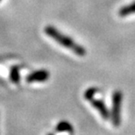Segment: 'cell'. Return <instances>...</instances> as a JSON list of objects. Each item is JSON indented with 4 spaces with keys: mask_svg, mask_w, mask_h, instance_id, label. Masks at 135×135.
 Listing matches in <instances>:
<instances>
[{
    "mask_svg": "<svg viewBox=\"0 0 135 135\" xmlns=\"http://www.w3.org/2000/svg\"><path fill=\"white\" fill-rule=\"evenodd\" d=\"M44 32L48 37H50L51 39L55 40L61 46L71 50L76 55L78 56L86 55V49L83 46H81L80 44L75 42L71 37L68 36L66 34H63L57 28H55V26H47L44 29Z\"/></svg>",
    "mask_w": 135,
    "mask_h": 135,
    "instance_id": "1",
    "label": "cell"
},
{
    "mask_svg": "<svg viewBox=\"0 0 135 135\" xmlns=\"http://www.w3.org/2000/svg\"><path fill=\"white\" fill-rule=\"evenodd\" d=\"M123 92L121 90H115L112 96V112L110 118L112 125L118 127L121 125V110H122Z\"/></svg>",
    "mask_w": 135,
    "mask_h": 135,
    "instance_id": "2",
    "label": "cell"
},
{
    "mask_svg": "<svg viewBox=\"0 0 135 135\" xmlns=\"http://www.w3.org/2000/svg\"><path fill=\"white\" fill-rule=\"evenodd\" d=\"M50 73L47 69L35 70L26 75V81L27 83H43L48 80Z\"/></svg>",
    "mask_w": 135,
    "mask_h": 135,
    "instance_id": "3",
    "label": "cell"
},
{
    "mask_svg": "<svg viewBox=\"0 0 135 135\" xmlns=\"http://www.w3.org/2000/svg\"><path fill=\"white\" fill-rule=\"evenodd\" d=\"M90 102L91 105H92V106L98 110V112H99V114H100V116L104 118V120H108L110 118V110L102 99L93 98V99H91Z\"/></svg>",
    "mask_w": 135,
    "mask_h": 135,
    "instance_id": "4",
    "label": "cell"
},
{
    "mask_svg": "<svg viewBox=\"0 0 135 135\" xmlns=\"http://www.w3.org/2000/svg\"><path fill=\"white\" fill-rule=\"evenodd\" d=\"M134 13H135V1L119 8V10L118 12V16L122 18L127 17V16L134 14Z\"/></svg>",
    "mask_w": 135,
    "mask_h": 135,
    "instance_id": "5",
    "label": "cell"
},
{
    "mask_svg": "<svg viewBox=\"0 0 135 135\" xmlns=\"http://www.w3.org/2000/svg\"><path fill=\"white\" fill-rule=\"evenodd\" d=\"M55 131L58 132V133L67 132V133H74V128H73V126L69 122H68L66 120H61L56 125Z\"/></svg>",
    "mask_w": 135,
    "mask_h": 135,
    "instance_id": "6",
    "label": "cell"
},
{
    "mask_svg": "<svg viewBox=\"0 0 135 135\" xmlns=\"http://www.w3.org/2000/svg\"><path fill=\"white\" fill-rule=\"evenodd\" d=\"M10 80L12 83L18 84L20 82V67L13 66L11 68L10 70Z\"/></svg>",
    "mask_w": 135,
    "mask_h": 135,
    "instance_id": "7",
    "label": "cell"
},
{
    "mask_svg": "<svg viewBox=\"0 0 135 135\" xmlns=\"http://www.w3.org/2000/svg\"><path fill=\"white\" fill-rule=\"evenodd\" d=\"M98 92V89L96 88V87H90L87 89V90H85L84 94H83V97H84V98L86 100L88 101H90L91 99L94 98V97L97 93Z\"/></svg>",
    "mask_w": 135,
    "mask_h": 135,
    "instance_id": "8",
    "label": "cell"
},
{
    "mask_svg": "<svg viewBox=\"0 0 135 135\" xmlns=\"http://www.w3.org/2000/svg\"><path fill=\"white\" fill-rule=\"evenodd\" d=\"M0 2H1V0H0Z\"/></svg>",
    "mask_w": 135,
    "mask_h": 135,
    "instance_id": "9",
    "label": "cell"
}]
</instances>
